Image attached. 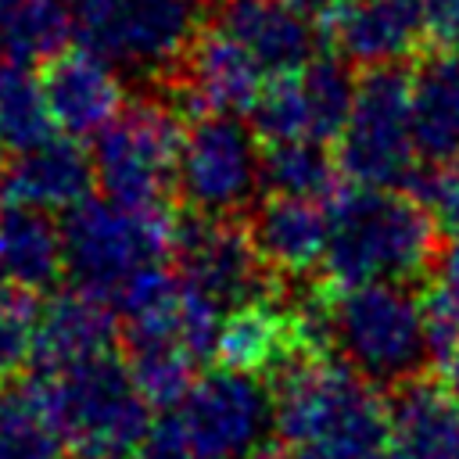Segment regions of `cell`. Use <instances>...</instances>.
<instances>
[{
  "mask_svg": "<svg viewBox=\"0 0 459 459\" xmlns=\"http://www.w3.org/2000/svg\"><path fill=\"white\" fill-rule=\"evenodd\" d=\"M4 7H7V0H0V18H4Z\"/></svg>",
  "mask_w": 459,
  "mask_h": 459,
  "instance_id": "cell-37",
  "label": "cell"
},
{
  "mask_svg": "<svg viewBox=\"0 0 459 459\" xmlns=\"http://www.w3.org/2000/svg\"><path fill=\"white\" fill-rule=\"evenodd\" d=\"M412 140L427 165L459 161V54H427L409 72Z\"/></svg>",
  "mask_w": 459,
  "mask_h": 459,
  "instance_id": "cell-19",
  "label": "cell"
},
{
  "mask_svg": "<svg viewBox=\"0 0 459 459\" xmlns=\"http://www.w3.org/2000/svg\"><path fill=\"white\" fill-rule=\"evenodd\" d=\"M283 4H290L294 11H301V14L312 18V22H326L341 0H283Z\"/></svg>",
  "mask_w": 459,
  "mask_h": 459,
  "instance_id": "cell-31",
  "label": "cell"
},
{
  "mask_svg": "<svg viewBox=\"0 0 459 459\" xmlns=\"http://www.w3.org/2000/svg\"><path fill=\"white\" fill-rule=\"evenodd\" d=\"M194 4H197V7H204V4H208V7H219L222 0H194Z\"/></svg>",
  "mask_w": 459,
  "mask_h": 459,
  "instance_id": "cell-35",
  "label": "cell"
},
{
  "mask_svg": "<svg viewBox=\"0 0 459 459\" xmlns=\"http://www.w3.org/2000/svg\"><path fill=\"white\" fill-rule=\"evenodd\" d=\"M79 47L154 82L197 32L194 0H65Z\"/></svg>",
  "mask_w": 459,
  "mask_h": 459,
  "instance_id": "cell-8",
  "label": "cell"
},
{
  "mask_svg": "<svg viewBox=\"0 0 459 459\" xmlns=\"http://www.w3.org/2000/svg\"><path fill=\"white\" fill-rule=\"evenodd\" d=\"M326 212V287L405 283L420 273H430L437 255V219L412 194L351 183V190H341Z\"/></svg>",
  "mask_w": 459,
  "mask_h": 459,
  "instance_id": "cell-2",
  "label": "cell"
},
{
  "mask_svg": "<svg viewBox=\"0 0 459 459\" xmlns=\"http://www.w3.org/2000/svg\"><path fill=\"white\" fill-rule=\"evenodd\" d=\"M405 194H412L445 230L459 237V161L416 169L412 179L405 183Z\"/></svg>",
  "mask_w": 459,
  "mask_h": 459,
  "instance_id": "cell-28",
  "label": "cell"
},
{
  "mask_svg": "<svg viewBox=\"0 0 459 459\" xmlns=\"http://www.w3.org/2000/svg\"><path fill=\"white\" fill-rule=\"evenodd\" d=\"M344 61L398 65L427 36L420 0H341L323 22Z\"/></svg>",
  "mask_w": 459,
  "mask_h": 459,
  "instance_id": "cell-17",
  "label": "cell"
},
{
  "mask_svg": "<svg viewBox=\"0 0 459 459\" xmlns=\"http://www.w3.org/2000/svg\"><path fill=\"white\" fill-rule=\"evenodd\" d=\"M276 437L294 459H387L391 409L348 362L301 351L273 373Z\"/></svg>",
  "mask_w": 459,
  "mask_h": 459,
  "instance_id": "cell-1",
  "label": "cell"
},
{
  "mask_svg": "<svg viewBox=\"0 0 459 459\" xmlns=\"http://www.w3.org/2000/svg\"><path fill=\"white\" fill-rule=\"evenodd\" d=\"M7 143H4V133H0V179H4V169H7Z\"/></svg>",
  "mask_w": 459,
  "mask_h": 459,
  "instance_id": "cell-33",
  "label": "cell"
},
{
  "mask_svg": "<svg viewBox=\"0 0 459 459\" xmlns=\"http://www.w3.org/2000/svg\"><path fill=\"white\" fill-rule=\"evenodd\" d=\"M247 233L258 258L276 280H298L323 269L330 212L319 201L265 194L251 204Z\"/></svg>",
  "mask_w": 459,
  "mask_h": 459,
  "instance_id": "cell-15",
  "label": "cell"
},
{
  "mask_svg": "<svg viewBox=\"0 0 459 459\" xmlns=\"http://www.w3.org/2000/svg\"><path fill=\"white\" fill-rule=\"evenodd\" d=\"M32 384L72 459H133L154 423L118 348L57 373H32Z\"/></svg>",
  "mask_w": 459,
  "mask_h": 459,
  "instance_id": "cell-4",
  "label": "cell"
},
{
  "mask_svg": "<svg viewBox=\"0 0 459 459\" xmlns=\"http://www.w3.org/2000/svg\"><path fill=\"white\" fill-rule=\"evenodd\" d=\"M186 118L161 97H136L97 133L93 169L104 197L129 208H176Z\"/></svg>",
  "mask_w": 459,
  "mask_h": 459,
  "instance_id": "cell-6",
  "label": "cell"
},
{
  "mask_svg": "<svg viewBox=\"0 0 459 459\" xmlns=\"http://www.w3.org/2000/svg\"><path fill=\"white\" fill-rule=\"evenodd\" d=\"M434 283L423 298L427 333H430V362L441 369L445 384L459 391V237L434 255Z\"/></svg>",
  "mask_w": 459,
  "mask_h": 459,
  "instance_id": "cell-24",
  "label": "cell"
},
{
  "mask_svg": "<svg viewBox=\"0 0 459 459\" xmlns=\"http://www.w3.org/2000/svg\"><path fill=\"white\" fill-rule=\"evenodd\" d=\"M172 269L186 287L215 301L222 312L280 294V280L258 258L244 215L179 212Z\"/></svg>",
  "mask_w": 459,
  "mask_h": 459,
  "instance_id": "cell-9",
  "label": "cell"
},
{
  "mask_svg": "<svg viewBox=\"0 0 459 459\" xmlns=\"http://www.w3.org/2000/svg\"><path fill=\"white\" fill-rule=\"evenodd\" d=\"M97 186L93 154L72 136H50L7 161L0 179V204H22L39 212H72Z\"/></svg>",
  "mask_w": 459,
  "mask_h": 459,
  "instance_id": "cell-14",
  "label": "cell"
},
{
  "mask_svg": "<svg viewBox=\"0 0 459 459\" xmlns=\"http://www.w3.org/2000/svg\"><path fill=\"white\" fill-rule=\"evenodd\" d=\"M258 68L262 75L298 72L316 57L319 22L305 18L283 0H222L212 18Z\"/></svg>",
  "mask_w": 459,
  "mask_h": 459,
  "instance_id": "cell-13",
  "label": "cell"
},
{
  "mask_svg": "<svg viewBox=\"0 0 459 459\" xmlns=\"http://www.w3.org/2000/svg\"><path fill=\"white\" fill-rule=\"evenodd\" d=\"M122 351L140 394L158 412L176 409L190 391V384L197 380V355H190L179 344H143V348H122Z\"/></svg>",
  "mask_w": 459,
  "mask_h": 459,
  "instance_id": "cell-26",
  "label": "cell"
},
{
  "mask_svg": "<svg viewBox=\"0 0 459 459\" xmlns=\"http://www.w3.org/2000/svg\"><path fill=\"white\" fill-rule=\"evenodd\" d=\"M330 351L377 387H402L430 362L427 308L405 283H319Z\"/></svg>",
  "mask_w": 459,
  "mask_h": 459,
  "instance_id": "cell-3",
  "label": "cell"
},
{
  "mask_svg": "<svg viewBox=\"0 0 459 459\" xmlns=\"http://www.w3.org/2000/svg\"><path fill=\"white\" fill-rule=\"evenodd\" d=\"M197 459H244L276 423V398L258 373L215 366L172 409Z\"/></svg>",
  "mask_w": 459,
  "mask_h": 459,
  "instance_id": "cell-11",
  "label": "cell"
},
{
  "mask_svg": "<svg viewBox=\"0 0 459 459\" xmlns=\"http://www.w3.org/2000/svg\"><path fill=\"white\" fill-rule=\"evenodd\" d=\"M409 72L373 65L359 75L351 115L337 136V169L355 186H402L416 172Z\"/></svg>",
  "mask_w": 459,
  "mask_h": 459,
  "instance_id": "cell-7",
  "label": "cell"
},
{
  "mask_svg": "<svg viewBox=\"0 0 459 459\" xmlns=\"http://www.w3.org/2000/svg\"><path fill=\"white\" fill-rule=\"evenodd\" d=\"M298 86L305 100V122H308V140L316 143H333L351 115L359 79L348 68L344 57L316 54L308 65L298 68Z\"/></svg>",
  "mask_w": 459,
  "mask_h": 459,
  "instance_id": "cell-23",
  "label": "cell"
},
{
  "mask_svg": "<svg viewBox=\"0 0 459 459\" xmlns=\"http://www.w3.org/2000/svg\"><path fill=\"white\" fill-rule=\"evenodd\" d=\"M36 319V294L11 280H0V387L22 380V369L32 362Z\"/></svg>",
  "mask_w": 459,
  "mask_h": 459,
  "instance_id": "cell-27",
  "label": "cell"
},
{
  "mask_svg": "<svg viewBox=\"0 0 459 459\" xmlns=\"http://www.w3.org/2000/svg\"><path fill=\"white\" fill-rule=\"evenodd\" d=\"M262 190V140L237 115H194L179 151V201L190 212L240 215Z\"/></svg>",
  "mask_w": 459,
  "mask_h": 459,
  "instance_id": "cell-10",
  "label": "cell"
},
{
  "mask_svg": "<svg viewBox=\"0 0 459 459\" xmlns=\"http://www.w3.org/2000/svg\"><path fill=\"white\" fill-rule=\"evenodd\" d=\"M0 273H4V240H0ZM4 280V276H0Z\"/></svg>",
  "mask_w": 459,
  "mask_h": 459,
  "instance_id": "cell-36",
  "label": "cell"
},
{
  "mask_svg": "<svg viewBox=\"0 0 459 459\" xmlns=\"http://www.w3.org/2000/svg\"><path fill=\"white\" fill-rule=\"evenodd\" d=\"M176 208H129L111 197H86L65 212V276L72 287L115 308L122 287L151 265L172 262Z\"/></svg>",
  "mask_w": 459,
  "mask_h": 459,
  "instance_id": "cell-5",
  "label": "cell"
},
{
  "mask_svg": "<svg viewBox=\"0 0 459 459\" xmlns=\"http://www.w3.org/2000/svg\"><path fill=\"white\" fill-rule=\"evenodd\" d=\"M341 169L326 143L316 140H280L262 143V190L280 197H301L330 204L341 194Z\"/></svg>",
  "mask_w": 459,
  "mask_h": 459,
  "instance_id": "cell-21",
  "label": "cell"
},
{
  "mask_svg": "<svg viewBox=\"0 0 459 459\" xmlns=\"http://www.w3.org/2000/svg\"><path fill=\"white\" fill-rule=\"evenodd\" d=\"M118 319L115 308L79 287L54 294L36 319V341H32V369L36 373H57L68 366H79L86 359H97L104 351L118 348Z\"/></svg>",
  "mask_w": 459,
  "mask_h": 459,
  "instance_id": "cell-16",
  "label": "cell"
},
{
  "mask_svg": "<svg viewBox=\"0 0 459 459\" xmlns=\"http://www.w3.org/2000/svg\"><path fill=\"white\" fill-rule=\"evenodd\" d=\"M0 133L14 154L54 136V118L47 111L39 75L14 61H0Z\"/></svg>",
  "mask_w": 459,
  "mask_h": 459,
  "instance_id": "cell-25",
  "label": "cell"
},
{
  "mask_svg": "<svg viewBox=\"0 0 459 459\" xmlns=\"http://www.w3.org/2000/svg\"><path fill=\"white\" fill-rule=\"evenodd\" d=\"M448 47H452V54H459V25H455V32L448 36Z\"/></svg>",
  "mask_w": 459,
  "mask_h": 459,
  "instance_id": "cell-34",
  "label": "cell"
},
{
  "mask_svg": "<svg viewBox=\"0 0 459 459\" xmlns=\"http://www.w3.org/2000/svg\"><path fill=\"white\" fill-rule=\"evenodd\" d=\"M4 240V280L39 294L65 276V237L50 212L4 204L0 212Z\"/></svg>",
  "mask_w": 459,
  "mask_h": 459,
  "instance_id": "cell-20",
  "label": "cell"
},
{
  "mask_svg": "<svg viewBox=\"0 0 459 459\" xmlns=\"http://www.w3.org/2000/svg\"><path fill=\"white\" fill-rule=\"evenodd\" d=\"M423 7V22H427V36L448 43V36L459 25V0H420Z\"/></svg>",
  "mask_w": 459,
  "mask_h": 459,
  "instance_id": "cell-30",
  "label": "cell"
},
{
  "mask_svg": "<svg viewBox=\"0 0 459 459\" xmlns=\"http://www.w3.org/2000/svg\"><path fill=\"white\" fill-rule=\"evenodd\" d=\"M75 39L65 0H7L0 18V54L14 65H43Z\"/></svg>",
  "mask_w": 459,
  "mask_h": 459,
  "instance_id": "cell-22",
  "label": "cell"
},
{
  "mask_svg": "<svg viewBox=\"0 0 459 459\" xmlns=\"http://www.w3.org/2000/svg\"><path fill=\"white\" fill-rule=\"evenodd\" d=\"M39 86L54 129L72 140L97 136L126 108V90L115 75V65L86 47H68L57 57L43 61Z\"/></svg>",
  "mask_w": 459,
  "mask_h": 459,
  "instance_id": "cell-12",
  "label": "cell"
},
{
  "mask_svg": "<svg viewBox=\"0 0 459 459\" xmlns=\"http://www.w3.org/2000/svg\"><path fill=\"white\" fill-rule=\"evenodd\" d=\"M244 459H294V452L276 437V441H262L258 448H251Z\"/></svg>",
  "mask_w": 459,
  "mask_h": 459,
  "instance_id": "cell-32",
  "label": "cell"
},
{
  "mask_svg": "<svg viewBox=\"0 0 459 459\" xmlns=\"http://www.w3.org/2000/svg\"><path fill=\"white\" fill-rule=\"evenodd\" d=\"M133 459H197V455H194V448H190V441H186V434H183L176 412L165 409V412L151 423V430H147V437L140 441V448L133 452Z\"/></svg>",
  "mask_w": 459,
  "mask_h": 459,
  "instance_id": "cell-29",
  "label": "cell"
},
{
  "mask_svg": "<svg viewBox=\"0 0 459 459\" xmlns=\"http://www.w3.org/2000/svg\"><path fill=\"white\" fill-rule=\"evenodd\" d=\"M387 459H459V391L409 380L391 402Z\"/></svg>",
  "mask_w": 459,
  "mask_h": 459,
  "instance_id": "cell-18",
  "label": "cell"
}]
</instances>
